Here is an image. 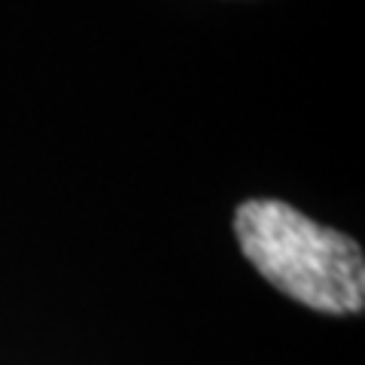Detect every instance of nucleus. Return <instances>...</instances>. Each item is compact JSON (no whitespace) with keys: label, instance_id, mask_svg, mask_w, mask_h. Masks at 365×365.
Listing matches in <instances>:
<instances>
[{"label":"nucleus","instance_id":"obj_1","mask_svg":"<svg viewBox=\"0 0 365 365\" xmlns=\"http://www.w3.org/2000/svg\"><path fill=\"white\" fill-rule=\"evenodd\" d=\"M244 256L283 295L319 314H362L365 259L353 237L283 201H244L235 213Z\"/></svg>","mask_w":365,"mask_h":365}]
</instances>
